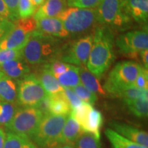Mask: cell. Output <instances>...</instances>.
Instances as JSON below:
<instances>
[{"label":"cell","mask_w":148,"mask_h":148,"mask_svg":"<svg viewBox=\"0 0 148 148\" xmlns=\"http://www.w3.org/2000/svg\"><path fill=\"white\" fill-rule=\"evenodd\" d=\"M60 38L34 29L22 49L23 58L27 64L40 65L59 60L65 44Z\"/></svg>","instance_id":"cell-1"},{"label":"cell","mask_w":148,"mask_h":148,"mask_svg":"<svg viewBox=\"0 0 148 148\" xmlns=\"http://www.w3.org/2000/svg\"><path fill=\"white\" fill-rule=\"evenodd\" d=\"M114 41V34L110 28L95 27L86 68L98 79L103 76L115 59Z\"/></svg>","instance_id":"cell-2"},{"label":"cell","mask_w":148,"mask_h":148,"mask_svg":"<svg viewBox=\"0 0 148 148\" xmlns=\"http://www.w3.org/2000/svg\"><path fill=\"white\" fill-rule=\"evenodd\" d=\"M141 66L134 61L118 62L109 73L103 89L106 92L116 95L122 90L133 86Z\"/></svg>","instance_id":"cell-3"},{"label":"cell","mask_w":148,"mask_h":148,"mask_svg":"<svg viewBox=\"0 0 148 148\" xmlns=\"http://www.w3.org/2000/svg\"><path fill=\"white\" fill-rule=\"evenodd\" d=\"M96 15L97 23L111 30L126 29L132 20L125 12L122 0H103L96 8Z\"/></svg>","instance_id":"cell-4"},{"label":"cell","mask_w":148,"mask_h":148,"mask_svg":"<svg viewBox=\"0 0 148 148\" xmlns=\"http://www.w3.org/2000/svg\"><path fill=\"white\" fill-rule=\"evenodd\" d=\"M64 28L69 35H79L95 27L97 22L96 8H66L59 14Z\"/></svg>","instance_id":"cell-5"},{"label":"cell","mask_w":148,"mask_h":148,"mask_svg":"<svg viewBox=\"0 0 148 148\" xmlns=\"http://www.w3.org/2000/svg\"><path fill=\"white\" fill-rule=\"evenodd\" d=\"M69 115L48 114L43 115L32 140L38 147L51 148L58 145V140L62 127Z\"/></svg>","instance_id":"cell-6"},{"label":"cell","mask_w":148,"mask_h":148,"mask_svg":"<svg viewBox=\"0 0 148 148\" xmlns=\"http://www.w3.org/2000/svg\"><path fill=\"white\" fill-rule=\"evenodd\" d=\"M43 114L36 107H23L16 110L13 117L5 126L9 132L32 138L35 134Z\"/></svg>","instance_id":"cell-7"},{"label":"cell","mask_w":148,"mask_h":148,"mask_svg":"<svg viewBox=\"0 0 148 148\" xmlns=\"http://www.w3.org/2000/svg\"><path fill=\"white\" fill-rule=\"evenodd\" d=\"M47 95L39 79L34 74H27L18 81L16 101L21 106L37 108Z\"/></svg>","instance_id":"cell-8"},{"label":"cell","mask_w":148,"mask_h":148,"mask_svg":"<svg viewBox=\"0 0 148 148\" xmlns=\"http://www.w3.org/2000/svg\"><path fill=\"white\" fill-rule=\"evenodd\" d=\"M14 23L12 30L0 40V50L23 49L30 34L36 29V21L33 17L19 18Z\"/></svg>","instance_id":"cell-9"},{"label":"cell","mask_w":148,"mask_h":148,"mask_svg":"<svg viewBox=\"0 0 148 148\" xmlns=\"http://www.w3.org/2000/svg\"><path fill=\"white\" fill-rule=\"evenodd\" d=\"M115 45L122 55L136 58L140 51L147 49V31L132 30L121 34L116 38Z\"/></svg>","instance_id":"cell-10"},{"label":"cell","mask_w":148,"mask_h":148,"mask_svg":"<svg viewBox=\"0 0 148 148\" xmlns=\"http://www.w3.org/2000/svg\"><path fill=\"white\" fill-rule=\"evenodd\" d=\"M93 41V33L75 40L72 43L65 44L59 60L70 64L84 66L86 64Z\"/></svg>","instance_id":"cell-11"},{"label":"cell","mask_w":148,"mask_h":148,"mask_svg":"<svg viewBox=\"0 0 148 148\" xmlns=\"http://www.w3.org/2000/svg\"><path fill=\"white\" fill-rule=\"evenodd\" d=\"M113 130L123 137L140 145L148 147V134L142 130L127 123L112 121L110 123Z\"/></svg>","instance_id":"cell-12"},{"label":"cell","mask_w":148,"mask_h":148,"mask_svg":"<svg viewBox=\"0 0 148 148\" xmlns=\"http://www.w3.org/2000/svg\"><path fill=\"white\" fill-rule=\"evenodd\" d=\"M36 21V29L44 34L60 38L69 36L63 23L58 17L42 18Z\"/></svg>","instance_id":"cell-13"},{"label":"cell","mask_w":148,"mask_h":148,"mask_svg":"<svg viewBox=\"0 0 148 148\" xmlns=\"http://www.w3.org/2000/svg\"><path fill=\"white\" fill-rule=\"evenodd\" d=\"M130 17L138 23H146L148 17V0H122Z\"/></svg>","instance_id":"cell-14"},{"label":"cell","mask_w":148,"mask_h":148,"mask_svg":"<svg viewBox=\"0 0 148 148\" xmlns=\"http://www.w3.org/2000/svg\"><path fill=\"white\" fill-rule=\"evenodd\" d=\"M0 72L11 79H18L29 74L30 69L23 58H19L6 61L0 64Z\"/></svg>","instance_id":"cell-15"},{"label":"cell","mask_w":148,"mask_h":148,"mask_svg":"<svg viewBox=\"0 0 148 148\" xmlns=\"http://www.w3.org/2000/svg\"><path fill=\"white\" fill-rule=\"evenodd\" d=\"M66 0H45L37 10L32 17L34 20L42 18L58 17L66 8Z\"/></svg>","instance_id":"cell-16"},{"label":"cell","mask_w":148,"mask_h":148,"mask_svg":"<svg viewBox=\"0 0 148 148\" xmlns=\"http://www.w3.org/2000/svg\"><path fill=\"white\" fill-rule=\"evenodd\" d=\"M84 132L77 121L71 115H69L62 127L58 140V143L73 144L79 135Z\"/></svg>","instance_id":"cell-17"},{"label":"cell","mask_w":148,"mask_h":148,"mask_svg":"<svg viewBox=\"0 0 148 148\" xmlns=\"http://www.w3.org/2000/svg\"><path fill=\"white\" fill-rule=\"evenodd\" d=\"M37 77L47 95H56L64 90V88L60 84L55 75L45 66L42 67L39 76Z\"/></svg>","instance_id":"cell-18"},{"label":"cell","mask_w":148,"mask_h":148,"mask_svg":"<svg viewBox=\"0 0 148 148\" xmlns=\"http://www.w3.org/2000/svg\"><path fill=\"white\" fill-rule=\"evenodd\" d=\"M102 123L103 116L101 112L92 107L80 127L84 132L91 133L100 138V130Z\"/></svg>","instance_id":"cell-19"},{"label":"cell","mask_w":148,"mask_h":148,"mask_svg":"<svg viewBox=\"0 0 148 148\" xmlns=\"http://www.w3.org/2000/svg\"><path fill=\"white\" fill-rule=\"evenodd\" d=\"M80 84H82L90 91L97 95H106L107 92L105 91L103 88L99 83V79L95 76L92 73L88 71L87 68L84 66H79V70Z\"/></svg>","instance_id":"cell-20"},{"label":"cell","mask_w":148,"mask_h":148,"mask_svg":"<svg viewBox=\"0 0 148 148\" xmlns=\"http://www.w3.org/2000/svg\"><path fill=\"white\" fill-rule=\"evenodd\" d=\"M17 97V87L12 79L0 72V99L14 103Z\"/></svg>","instance_id":"cell-21"},{"label":"cell","mask_w":148,"mask_h":148,"mask_svg":"<svg viewBox=\"0 0 148 148\" xmlns=\"http://www.w3.org/2000/svg\"><path fill=\"white\" fill-rule=\"evenodd\" d=\"M50 97V113L57 115H69L71 113V108L66 100L64 90L56 95H49Z\"/></svg>","instance_id":"cell-22"},{"label":"cell","mask_w":148,"mask_h":148,"mask_svg":"<svg viewBox=\"0 0 148 148\" xmlns=\"http://www.w3.org/2000/svg\"><path fill=\"white\" fill-rule=\"evenodd\" d=\"M105 134L112 148H147L123 137L111 128L106 129Z\"/></svg>","instance_id":"cell-23"},{"label":"cell","mask_w":148,"mask_h":148,"mask_svg":"<svg viewBox=\"0 0 148 148\" xmlns=\"http://www.w3.org/2000/svg\"><path fill=\"white\" fill-rule=\"evenodd\" d=\"M79 66L71 64L67 71L56 76L58 82L63 88H73L80 84L79 74Z\"/></svg>","instance_id":"cell-24"},{"label":"cell","mask_w":148,"mask_h":148,"mask_svg":"<svg viewBox=\"0 0 148 148\" xmlns=\"http://www.w3.org/2000/svg\"><path fill=\"white\" fill-rule=\"evenodd\" d=\"M3 148H37L29 137L12 132L6 133Z\"/></svg>","instance_id":"cell-25"},{"label":"cell","mask_w":148,"mask_h":148,"mask_svg":"<svg viewBox=\"0 0 148 148\" xmlns=\"http://www.w3.org/2000/svg\"><path fill=\"white\" fill-rule=\"evenodd\" d=\"M125 105L130 112L138 118H143L148 114L147 98H137V99L125 100Z\"/></svg>","instance_id":"cell-26"},{"label":"cell","mask_w":148,"mask_h":148,"mask_svg":"<svg viewBox=\"0 0 148 148\" xmlns=\"http://www.w3.org/2000/svg\"><path fill=\"white\" fill-rule=\"evenodd\" d=\"M73 145L75 148H101L100 138L91 133L83 132Z\"/></svg>","instance_id":"cell-27"},{"label":"cell","mask_w":148,"mask_h":148,"mask_svg":"<svg viewBox=\"0 0 148 148\" xmlns=\"http://www.w3.org/2000/svg\"><path fill=\"white\" fill-rule=\"evenodd\" d=\"M116 97L122 98L123 100H131V99H137V98H147V90H141L134 87V86H130L120 91Z\"/></svg>","instance_id":"cell-28"},{"label":"cell","mask_w":148,"mask_h":148,"mask_svg":"<svg viewBox=\"0 0 148 148\" xmlns=\"http://www.w3.org/2000/svg\"><path fill=\"white\" fill-rule=\"evenodd\" d=\"M37 7L32 0H19L18 4V14L19 18H27L33 16Z\"/></svg>","instance_id":"cell-29"},{"label":"cell","mask_w":148,"mask_h":148,"mask_svg":"<svg viewBox=\"0 0 148 148\" xmlns=\"http://www.w3.org/2000/svg\"><path fill=\"white\" fill-rule=\"evenodd\" d=\"M72 89L77 95V97L84 102L88 103L92 105L97 100V95L85 88L82 84H79L77 85L75 87L72 88Z\"/></svg>","instance_id":"cell-30"},{"label":"cell","mask_w":148,"mask_h":148,"mask_svg":"<svg viewBox=\"0 0 148 148\" xmlns=\"http://www.w3.org/2000/svg\"><path fill=\"white\" fill-rule=\"evenodd\" d=\"M1 112L0 114V125H7L16 112V108L14 103L2 101Z\"/></svg>","instance_id":"cell-31"},{"label":"cell","mask_w":148,"mask_h":148,"mask_svg":"<svg viewBox=\"0 0 148 148\" xmlns=\"http://www.w3.org/2000/svg\"><path fill=\"white\" fill-rule=\"evenodd\" d=\"M43 66H46L55 76H57V75L67 71L71 66V64L62 62L60 60H56L44 64Z\"/></svg>","instance_id":"cell-32"},{"label":"cell","mask_w":148,"mask_h":148,"mask_svg":"<svg viewBox=\"0 0 148 148\" xmlns=\"http://www.w3.org/2000/svg\"><path fill=\"white\" fill-rule=\"evenodd\" d=\"M70 7L81 8H96L103 0H66Z\"/></svg>","instance_id":"cell-33"},{"label":"cell","mask_w":148,"mask_h":148,"mask_svg":"<svg viewBox=\"0 0 148 148\" xmlns=\"http://www.w3.org/2000/svg\"><path fill=\"white\" fill-rule=\"evenodd\" d=\"M23 58L22 49H1L0 50V64L6 61Z\"/></svg>","instance_id":"cell-34"},{"label":"cell","mask_w":148,"mask_h":148,"mask_svg":"<svg viewBox=\"0 0 148 148\" xmlns=\"http://www.w3.org/2000/svg\"><path fill=\"white\" fill-rule=\"evenodd\" d=\"M133 86L134 87L141 90H147L148 89V73L147 69L145 67L141 66L139 73H138L137 77L135 79Z\"/></svg>","instance_id":"cell-35"},{"label":"cell","mask_w":148,"mask_h":148,"mask_svg":"<svg viewBox=\"0 0 148 148\" xmlns=\"http://www.w3.org/2000/svg\"><path fill=\"white\" fill-rule=\"evenodd\" d=\"M64 94L71 110L77 108L83 102L71 88H64Z\"/></svg>","instance_id":"cell-36"},{"label":"cell","mask_w":148,"mask_h":148,"mask_svg":"<svg viewBox=\"0 0 148 148\" xmlns=\"http://www.w3.org/2000/svg\"><path fill=\"white\" fill-rule=\"evenodd\" d=\"M8 9L10 14V20L15 22L19 19L18 14V4L19 0H3Z\"/></svg>","instance_id":"cell-37"},{"label":"cell","mask_w":148,"mask_h":148,"mask_svg":"<svg viewBox=\"0 0 148 148\" xmlns=\"http://www.w3.org/2000/svg\"><path fill=\"white\" fill-rule=\"evenodd\" d=\"M14 26V23L8 18L0 16V40L6 36Z\"/></svg>","instance_id":"cell-38"},{"label":"cell","mask_w":148,"mask_h":148,"mask_svg":"<svg viewBox=\"0 0 148 148\" xmlns=\"http://www.w3.org/2000/svg\"><path fill=\"white\" fill-rule=\"evenodd\" d=\"M49 107H50V97H49V95H47L42 99L37 108L41 111L43 115H46V114H50Z\"/></svg>","instance_id":"cell-39"},{"label":"cell","mask_w":148,"mask_h":148,"mask_svg":"<svg viewBox=\"0 0 148 148\" xmlns=\"http://www.w3.org/2000/svg\"><path fill=\"white\" fill-rule=\"evenodd\" d=\"M0 16L10 19V14L8 9L3 0H0Z\"/></svg>","instance_id":"cell-40"},{"label":"cell","mask_w":148,"mask_h":148,"mask_svg":"<svg viewBox=\"0 0 148 148\" xmlns=\"http://www.w3.org/2000/svg\"><path fill=\"white\" fill-rule=\"evenodd\" d=\"M139 56H140V58H141L142 62H143V67H145L146 69H147L148 68V50L147 49L140 51L139 53Z\"/></svg>","instance_id":"cell-41"},{"label":"cell","mask_w":148,"mask_h":148,"mask_svg":"<svg viewBox=\"0 0 148 148\" xmlns=\"http://www.w3.org/2000/svg\"><path fill=\"white\" fill-rule=\"evenodd\" d=\"M5 137H6V133L2 128H0V148H3Z\"/></svg>","instance_id":"cell-42"},{"label":"cell","mask_w":148,"mask_h":148,"mask_svg":"<svg viewBox=\"0 0 148 148\" xmlns=\"http://www.w3.org/2000/svg\"><path fill=\"white\" fill-rule=\"evenodd\" d=\"M32 1L33 3L38 8V7H39L40 5H42V3H43V2L45 0H32Z\"/></svg>","instance_id":"cell-43"},{"label":"cell","mask_w":148,"mask_h":148,"mask_svg":"<svg viewBox=\"0 0 148 148\" xmlns=\"http://www.w3.org/2000/svg\"><path fill=\"white\" fill-rule=\"evenodd\" d=\"M56 148H75L73 144H62Z\"/></svg>","instance_id":"cell-44"}]
</instances>
